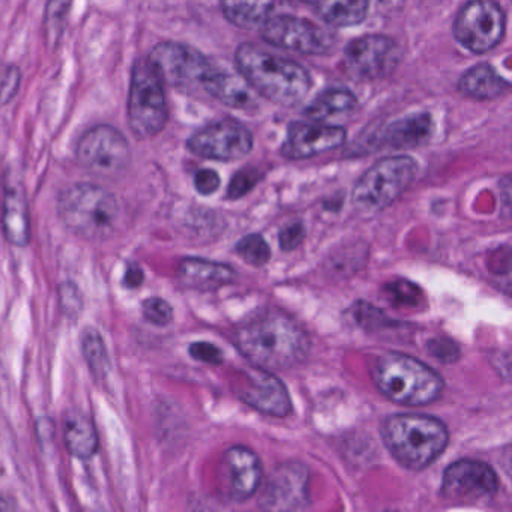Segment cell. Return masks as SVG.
Wrapping results in <instances>:
<instances>
[{"label": "cell", "instance_id": "cell-9", "mask_svg": "<svg viewBox=\"0 0 512 512\" xmlns=\"http://www.w3.org/2000/svg\"><path fill=\"white\" fill-rule=\"evenodd\" d=\"M148 59L164 85L184 92L203 88V82L214 68L199 50L175 41L157 44Z\"/></svg>", "mask_w": 512, "mask_h": 512}, {"label": "cell", "instance_id": "cell-24", "mask_svg": "<svg viewBox=\"0 0 512 512\" xmlns=\"http://www.w3.org/2000/svg\"><path fill=\"white\" fill-rule=\"evenodd\" d=\"M461 94L476 100H491L500 97L509 89L508 80L503 79L491 65H475L461 76L458 82Z\"/></svg>", "mask_w": 512, "mask_h": 512}, {"label": "cell", "instance_id": "cell-8", "mask_svg": "<svg viewBox=\"0 0 512 512\" xmlns=\"http://www.w3.org/2000/svg\"><path fill=\"white\" fill-rule=\"evenodd\" d=\"M77 161L94 176L115 178L131 163V146L127 137L109 124L89 128L77 143Z\"/></svg>", "mask_w": 512, "mask_h": 512}, {"label": "cell", "instance_id": "cell-36", "mask_svg": "<svg viewBox=\"0 0 512 512\" xmlns=\"http://www.w3.org/2000/svg\"><path fill=\"white\" fill-rule=\"evenodd\" d=\"M427 347L431 355L442 362H454L460 356L457 344L449 338H434Z\"/></svg>", "mask_w": 512, "mask_h": 512}, {"label": "cell", "instance_id": "cell-37", "mask_svg": "<svg viewBox=\"0 0 512 512\" xmlns=\"http://www.w3.org/2000/svg\"><path fill=\"white\" fill-rule=\"evenodd\" d=\"M220 185V176L211 169L199 170L196 173V178H194V187H196L197 193L202 194V196H211L220 188Z\"/></svg>", "mask_w": 512, "mask_h": 512}, {"label": "cell", "instance_id": "cell-40", "mask_svg": "<svg viewBox=\"0 0 512 512\" xmlns=\"http://www.w3.org/2000/svg\"><path fill=\"white\" fill-rule=\"evenodd\" d=\"M145 283V272L140 268L139 263H130L124 274V287L127 289H139Z\"/></svg>", "mask_w": 512, "mask_h": 512}, {"label": "cell", "instance_id": "cell-29", "mask_svg": "<svg viewBox=\"0 0 512 512\" xmlns=\"http://www.w3.org/2000/svg\"><path fill=\"white\" fill-rule=\"evenodd\" d=\"M71 7L73 4L64 0H53L47 4L44 14V37L50 50L58 49L61 44Z\"/></svg>", "mask_w": 512, "mask_h": 512}, {"label": "cell", "instance_id": "cell-30", "mask_svg": "<svg viewBox=\"0 0 512 512\" xmlns=\"http://www.w3.org/2000/svg\"><path fill=\"white\" fill-rule=\"evenodd\" d=\"M236 253L248 265L256 266V268L265 266L271 260V248L260 235H248L242 238L236 245Z\"/></svg>", "mask_w": 512, "mask_h": 512}, {"label": "cell", "instance_id": "cell-17", "mask_svg": "<svg viewBox=\"0 0 512 512\" xmlns=\"http://www.w3.org/2000/svg\"><path fill=\"white\" fill-rule=\"evenodd\" d=\"M346 140V130L320 122H293L287 131L283 155L292 160L310 158L340 148Z\"/></svg>", "mask_w": 512, "mask_h": 512}, {"label": "cell", "instance_id": "cell-31", "mask_svg": "<svg viewBox=\"0 0 512 512\" xmlns=\"http://www.w3.org/2000/svg\"><path fill=\"white\" fill-rule=\"evenodd\" d=\"M142 314L146 322L154 326L170 325L173 322V307L166 299L151 296L142 302Z\"/></svg>", "mask_w": 512, "mask_h": 512}, {"label": "cell", "instance_id": "cell-22", "mask_svg": "<svg viewBox=\"0 0 512 512\" xmlns=\"http://www.w3.org/2000/svg\"><path fill=\"white\" fill-rule=\"evenodd\" d=\"M64 442L68 452L79 460H89L100 449V436L94 421L80 410H71L65 415Z\"/></svg>", "mask_w": 512, "mask_h": 512}, {"label": "cell", "instance_id": "cell-4", "mask_svg": "<svg viewBox=\"0 0 512 512\" xmlns=\"http://www.w3.org/2000/svg\"><path fill=\"white\" fill-rule=\"evenodd\" d=\"M382 437L392 457L410 470L430 466L445 451L449 433L440 419L401 413L385 419Z\"/></svg>", "mask_w": 512, "mask_h": 512}, {"label": "cell", "instance_id": "cell-2", "mask_svg": "<svg viewBox=\"0 0 512 512\" xmlns=\"http://www.w3.org/2000/svg\"><path fill=\"white\" fill-rule=\"evenodd\" d=\"M235 59L239 74L253 91L278 106H296L310 92V73L290 59L272 55L254 44H241Z\"/></svg>", "mask_w": 512, "mask_h": 512}, {"label": "cell", "instance_id": "cell-20", "mask_svg": "<svg viewBox=\"0 0 512 512\" xmlns=\"http://www.w3.org/2000/svg\"><path fill=\"white\" fill-rule=\"evenodd\" d=\"M2 232L14 247L25 248L31 242V212L28 197L20 185L11 184L5 188L2 200Z\"/></svg>", "mask_w": 512, "mask_h": 512}, {"label": "cell", "instance_id": "cell-23", "mask_svg": "<svg viewBox=\"0 0 512 512\" xmlns=\"http://www.w3.org/2000/svg\"><path fill=\"white\" fill-rule=\"evenodd\" d=\"M431 136V116L428 113H415L392 122L383 133L382 142L389 148L413 149L430 142Z\"/></svg>", "mask_w": 512, "mask_h": 512}, {"label": "cell", "instance_id": "cell-18", "mask_svg": "<svg viewBox=\"0 0 512 512\" xmlns=\"http://www.w3.org/2000/svg\"><path fill=\"white\" fill-rule=\"evenodd\" d=\"M226 491L233 500L244 502L259 490L262 481V464L259 457L247 446L227 449L221 461Z\"/></svg>", "mask_w": 512, "mask_h": 512}, {"label": "cell", "instance_id": "cell-27", "mask_svg": "<svg viewBox=\"0 0 512 512\" xmlns=\"http://www.w3.org/2000/svg\"><path fill=\"white\" fill-rule=\"evenodd\" d=\"M80 349L92 376L97 380L106 379L107 374L112 370V359H110L106 340L97 328L88 326L83 329L80 335Z\"/></svg>", "mask_w": 512, "mask_h": 512}, {"label": "cell", "instance_id": "cell-6", "mask_svg": "<svg viewBox=\"0 0 512 512\" xmlns=\"http://www.w3.org/2000/svg\"><path fill=\"white\" fill-rule=\"evenodd\" d=\"M169 121L164 83L146 58H139L131 70L128 92V125L139 140L158 136Z\"/></svg>", "mask_w": 512, "mask_h": 512}, {"label": "cell", "instance_id": "cell-21", "mask_svg": "<svg viewBox=\"0 0 512 512\" xmlns=\"http://www.w3.org/2000/svg\"><path fill=\"white\" fill-rule=\"evenodd\" d=\"M203 89L226 106L238 110L256 107V94L241 74L229 73L212 68L203 82Z\"/></svg>", "mask_w": 512, "mask_h": 512}, {"label": "cell", "instance_id": "cell-16", "mask_svg": "<svg viewBox=\"0 0 512 512\" xmlns=\"http://www.w3.org/2000/svg\"><path fill=\"white\" fill-rule=\"evenodd\" d=\"M235 392L244 403L265 415L287 416L292 412L286 386L269 371L259 368L245 371L239 377Z\"/></svg>", "mask_w": 512, "mask_h": 512}, {"label": "cell", "instance_id": "cell-11", "mask_svg": "<svg viewBox=\"0 0 512 512\" xmlns=\"http://www.w3.org/2000/svg\"><path fill=\"white\" fill-rule=\"evenodd\" d=\"M263 512H307L310 506V473L299 461L278 464L259 494Z\"/></svg>", "mask_w": 512, "mask_h": 512}, {"label": "cell", "instance_id": "cell-1", "mask_svg": "<svg viewBox=\"0 0 512 512\" xmlns=\"http://www.w3.org/2000/svg\"><path fill=\"white\" fill-rule=\"evenodd\" d=\"M239 352L259 370H289L310 353L307 331L284 311L265 308L248 316L236 329Z\"/></svg>", "mask_w": 512, "mask_h": 512}, {"label": "cell", "instance_id": "cell-7", "mask_svg": "<svg viewBox=\"0 0 512 512\" xmlns=\"http://www.w3.org/2000/svg\"><path fill=\"white\" fill-rule=\"evenodd\" d=\"M416 163L406 155L383 158L356 182L352 202L362 214L373 215L391 206L410 187Z\"/></svg>", "mask_w": 512, "mask_h": 512}, {"label": "cell", "instance_id": "cell-39", "mask_svg": "<svg viewBox=\"0 0 512 512\" xmlns=\"http://www.w3.org/2000/svg\"><path fill=\"white\" fill-rule=\"evenodd\" d=\"M391 295L395 296L397 301L401 304H416V293H418V287L412 286L407 281H400V283L392 284L389 289Z\"/></svg>", "mask_w": 512, "mask_h": 512}, {"label": "cell", "instance_id": "cell-26", "mask_svg": "<svg viewBox=\"0 0 512 512\" xmlns=\"http://www.w3.org/2000/svg\"><path fill=\"white\" fill-rule=\"evenodd\" d=\"M356 103L358 100L349 89L328 88L311 101L310 106L305 109L304 115L313 119L314 122H319L329 116L350 112L355 109Z\"/></svg>", "mask_w": 512, "mask_h": 512}, {"label": "cell", "instance_id": "cell-14", "mask_svg": "<svg viewBox=\"0 0 512 512\" xmlns=\"http://www.w3.org/2000/svg\"><path fill=\"white\" fill-rule=\"evenodd\" d=\"M403 53L394 40L382 35H367L347 46L344 71L355 80H379L394 73Z\"/></svg>", "mask_w": 512, "mask_h": 512}, {"label": "cell", "instance_id": "cell-28", "mask_svg": "<svg viewBox=\"0 0 512 512\" xmlns=\"http://www.w3.org/2000/svg\"><path fill=\"white\" fill-rule=\"evenodd\" d=\"M224 16L242 29H262L274 10L272 2H224Z\"/></svg>", "mask_w": 512, "mask_h": 512}, {"label": "cell", "instance_id": "cell-41", "mask_svg": "<svg viewBox=\"0 0 512 512\" xmlns=\"http://www.w3.org/2000/svg\"><path fill=\"white\" fill-rule=\"evenodd\" d=\"M0 512H19L16 500L13 497L5 496L4 493H0Z\"/></svg>", "mask_w": 512, "mask_h": 512}, {"label": "cell", "instance_id": "cell-12", "mask_svg": "<svg viewBox=\"0 0 512 512\" xmlns=\"http://www.w3.org/2000/svg\"><path fill=\"white\" fill-rule=\"evenodd\" d=\"M253 134L235 119L212 122L188 139L191 154L205 160L236 161L247 157L253 149Z\"/></svg>", "mask_w": 512, "mask_h": 512}, {"label": "cell", "instance_id": "cell-34", "mask_svg": "<svg viewBox=\"0 0 512 512\" xmlns=\"http://www.w3.org/2000/svg\"><path fill=\"white\" fill-rule=\"evenodd\" d=\"M260 178H262L260 170L254 169V167H247V169L241 170V172L233 176L229 190H227V197L232 200L241 199V197H244L245 194L250 193L256 187Z\"/></svg>", "mask_w": 512, "mask_h": 512}, {"label": "cell", "instance_id": "cell-15", "mask_svg": "<svg viewBox=\"0 0 512 512\" xmlns=\"http://www.w3.org/2000/svg\"><path fill=\"white\" fill-rule=\"evenodd\" d=\"M499 490V479L493 467L484 461L460 460L446 467L440 494L454 503H476L488 500Z\"/></svg>", "mask_w": 512, "mask_h": 512}, {"label": "cell", "instance_id": "cell-10", "mask_svg": "<svg viewBox=\"0 0 512 512\" xmlns=\"http://www.w3.org/2000/svg\"><path fill=\"white\" fill-rule=\"evenodd\" d=\"M506 17L494 2L476 0L461 8L455 17L454 37L470 52H490L505 35Z\"/></svg>", "mask_w": 512, "mask_h": 512}, {"label": "cell", "instance_id": "cell-33", "mask_svg": "<svg viewBox=\"0 0 512 512\" xmlns=\"http://www.w3.org/2000/svg\"><path fill=\"white\" fill-rule=\"evenodd\" d=\"M22 83V71L17 65H7L0 71V106H7L16 98Z\"/></svg>", "mask_w": 512, "mask_h": 512}, {"label": "cell", "instance_id": "cell-32", "mask_svg": "<svg viewBox=\"0 0 512 512\" xmlns=\"http://www.w3.org/2000/svg\"><path fill=\"white\" fill-rule=\"evenodd\" d=\"M58 295L62 313L70 319H77L82 313L83 305H85L79 286L73 281H64L59 286Z\"/></svg>", "mask_w": 512, "mask_h": 512}, {"label": "cell", "instance_id": "cell-13", "mask_svg": "<svg viewBox=\"0 0 512 512\" xmlns=\"http://www.w3.org/2000/svg\"><path fill=\"white\" fill-rule=\"evenodd\" d=\"M262 37L271 46L299 55H328L335 46V38L331 32L308 20L293 16L269 17L268 22L263 25Z\"/></svg>", "mask_w": 512, "mask_h": 512}, {"label": "cell", "instance_id": "cell-5", "mask_svg": "<svg viewBox=\"0 0 512 512\" xmlns=\"http://www.w3.org/2000/svg\"><path fill=\"white\" fill-rule=\"evenodd\" d=\"M370 374L377 389L397 404L425 406L442 395V376L404 353L388 352L377 356Z\"/></svg>", "mask_w": 512, "mask_h": 512}, {"label": "cell", "instance_id": "cell-35", "mask_svg": "<svg viewBox=\"0 0 512 512\" xmlns=\"http://www.w3.org/2000/svg\"><path fill=\"white\" fill-rule=\"evenodd\" d=\"M188 352H190L191 358L203 362V364L221 365L224 361L223 352L208 341H197V343L191 344Z\"/></svg>", "mask_w": 512, "mask_h": 512}, {"label": "cell", "instance_id": "cell-19", "mask_svg": "<svg viewBox=\"0 0 512 512\" xmlns=\"http://www.w3.org/2000/svg\"><path fill=\"white\" fill-rule=\"evenodd\" d=\"M176 278L185 289L211 292L233 283L236 272L224 263L199 259V257H187L179 262Z\"/></svg>", "mask_w": 512, "mask_h": 512}, {"label": "cell", "instance_id": "cell-25", "mask_svg": "<svg viewBox=\"0 0 512 512\" xmlns=\"http://www.w3.org/2000/svg\"><path fill=\"white\" fill-rule=\"evenodd\" d=\"M317 16L331 26L347 28L364 22L370 4L365 0H347V2H316L311 4Z\"/></svg>", "mask_w": 512, "mask_h": 512}, {"label": "cell", "instance_id": "cell-38", "mask_svg": "<svg viewBox=\"0 0 512 512\" xmlns=\"http://www.w3.org/2000/svg\"><path fill=\"white\" fill-rule=\"evenodd\" d=\"M305 238V229L301 223H292L280 232V247L284 251H293L302 244Z\"/></svg>", "mask_w": 512, "mask_h": 512}, {"label": "cell", "instance_id": "cell-3", "mask_svg": "<svg viewBox=\"0 0 512 512\" xmlns=\"http://www.w3.org/2000/svg\"><path fill=\"white\" fill-rule=\"evenodd\" d=\"M58 215L65 227L83 241L101 242L118 232L122 208L112 191L91 182H79L59 193Z\"/></svg>", "mask_w": 512, "mask_h": 512}]
</instances>
